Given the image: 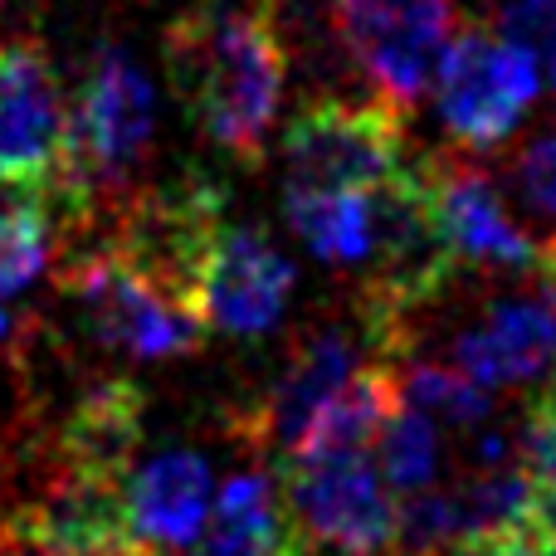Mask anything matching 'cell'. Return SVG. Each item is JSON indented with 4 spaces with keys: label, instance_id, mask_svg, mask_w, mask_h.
Segmentation results:
<instances>
[{
    "label": "cell",
    "instance_id": "cell-7",
    "mask_svg": "<svg viewBox=\"0 0 556 556\" xmlns=\"http://www.w3.org/2000/svg\"><path fill=\"white\" fill-rule=\"evenodd\" d=\"M68 293H74L84 323L93 327L98 342L117 346L127 356H147V362H162V356H181L201 346L205 317L195 307L176 303L172 293L152 283L142 269L123 260V254L108 244L93 250L88 260H78L68 269Z\"/></svg>",
    "mask_w": 556,
    "mask_h": 556
},
{
    "label": "cell",
    "instance_id": "cell-16",
    "mask_svg": "<svg viewBox=\"0 0 556 556\" xmlns=\"http://www.w3.org/2000/svg\"><path fill=\"white\" fill-rule=\"evenodd\" d=\"M201 556H303V532L264 473H235L211 503Z\"/></svg>",
    "mask_w": 556,
    "mask_h": 556
},
{
    "label": "cell",
    "instance_id": "cell-15",
    "mask_svg": "<svg viewBox=\"0 0 556 556\" xmlns=\"http://www.w3.org/2000/svg\"><path fill=\"white\" fill-rule=\"evenodd\" d=\"M142 420H147V401L132 381L93 386L68 410L64 430H59V469L127 479L132 473V454L142 444Z\"/></svg>",
    "mask_w": 556,
    "mask_h": 556
},
{
    "label": "cell",
    "instance_id": "cell-25",
    "mask_svg": "<svg viewBox=\"0 0 556 556\" xmlns=\"http://www.w3.org/2000/svg\"><path fill=\"white\" fill-rule=\"evenodd\" d=\"M0 556H64V552H54V547H45V542H29V538H20V532L0 528Z\"/></svg>",
    "mask_w": 556,
    "mask_h": 556
},
{
    "label": "cell",
    "instance_id": "cell-6",
    "mask_svg": "<svg viewBox=\"0 0 556 556\" xmlns=\"http://www.w3.org/2000/svg\"><path fill=\"white\" fill-rule=\"evenodd\" d=\"M337 20L376 98L405 113L434 88L440 59L459 25V5L454 0H337Z\"/></svg>",
    "mask_w": 556,
    "mask_h": 556
},
{
    "label": "cell",
    "instance_id": "cell-10",
    "mask_svg": "<svg viewBox=\"0 0 556 556\" xmlns=\"http://www.w3.org/2000/svg\"><path fill=\"white\" fill-rule=\"evenodd\" d=\"M225 191L205 176H191L181 186L152 191L142 201L127 205L123 225H117V244L132 269H142L162 293L176 303L201 313V278L211 264V250L220 240L225 220Z\"/></svg>",
    "mask_w": 556,
    "mask_h": 556
},
{
    "label": "cell",
    "instance_id": "cell-23",
    "mask_svg": "<svg viewBox=\"0 0 556 556\" xmlns=\"http://www.w3.org/2000/svg\"><path fill=\"white\" fill-rule=\"evenodd\" d=\"M513 454H518V464L538 483L556 479V376H552L547 391L522 410L518 434H513Z\"/></svg>",
    "mask_w": 556,
    "mask_h": 556
},
{
    "label": "cell",
    "instance_id": "cell-26",
    "mask_svg": "<svg viewBox=\"0 0 556 556\" xmlns=\"http://www.w3.org/2000/svg\"><path fill=\"white\" fill-rule=\"evenodd\" d=\"M518 538H522V556H556V542H538L528 532H518Z\"/></svg>",
    "mask_w": 556,
    "mask_h": 556
},
{
    "label": "cell",
    "instance_id": "cell-24",
    "mask_svg": "<svg viewBox=\"0 0 556 556\" xmlns=\"http://www.w3.org/2000/svg\"><path fill=\"white\" fill-rule=\"evenodd\" d=\"M528 538H538V542H556V479H552V483H538V503H532Z\"/></svg>",
    "mask_w": 556,
    "mask_h": 556
},
{
    "label": "cell",
    "instance_id": "cell-27",
    "mask_svg": "<svg viewBox=\"0 0 556 556\" xmlns=\"http://www.w3.org/2000/svg\"><path fill=\"white\" fill-rule=\"evenodd\" d=\"M552 307H556V293H552Z\"/></svg>",
    "mask_w": 556,
    "mask_h": 556
},
{
    "label": "cell",
    "instance_id": "cell-12",
    "mask_svg": "<svg viewBox=\"0 0 556 556\" xmlns=\"http://www.w3.org/2000/svg\"><path fill=\"white\" fill-rule=\"evenodd\" d=\"M556 362V307L542 298H503L473 327L454 337V366L483 381L489 391L498 386L538 381Z\"/></svg>",
    "mask_w": 556,
    "mask_h": 556
},
{
    "label": "cell",
    "instance_id": "cell-18",
    "mask_svg": "<svg viewBox=\"0 0 556 556\" xmlns=\"http://www.w3.org/2000/svg\"><path fill=\"white\" fill-rule=\"evenodd\" d=\"M401 401L425 410L430 420L444 425H483L493 415V391L473 381L459 366H434V362H410L395 371Z\"/></svg>",
    "mask_w": 556,
    "mask_h": 556
},
{
    "label": "cell",
    "instance_id": "cell-17",
    "mask_svg": "<svg viewBox=\"0 0 556 556\" xmlns=\"http://www.w3.org/2000/svg\"><path fill=\"white\" fill-rule=\"evenodd\" d=\"M283 215L293 235L323 264H362L376 244L371 191H323V186H288Z\"/></svg>",
    "mask_w": 556,
    "mask_h": 556
},
{
    "label": "cell",
    "instance_id": "cell-3",
    "mask_svg": "<svg viewBox=\"0 0 556 556\" xmlns=\"http://www.w3.org/2000/svg\"><path fill=\"white\" fill-rule=\"evenodd\" d=\"M434 113L469 152L503 147L542 93V68L498 29H464L450 39L434 74Z\"/></svg>",
    "mask_w": 556,
    "mask_h": 556
},
{
    "label": "cell",
    "instance_id": "cell-22",
    "mask_svg": "<svg viewBox=\"0 0 556 556\" xmlns=\"http://www.w3.org/2000/svg\"><path fill=\"white\" fill-rule=\"evenodd\" d=\"M513 191L538 220L556 230V127L538 132L518 156H513Z\"/></svg>",
    "mask_w": 556,
    "mask_h": 556
},
{
    "label": "cell",
    "instance_id": "cell-8",
    "mask_svg": "<svg viewBox=\"0 0 556 556\" xmlns=\"http://www.w3.org/2000/svg\"><path fill=\"white\" fill-rule=\"evenodd\" d=\"M420 166L434 225H440L450 254L459 260V269L518 278L556 274V240H538L513 220L508 201L489 172H479L473 162H450V156H425Z\"/></svg>",
    "mask_w": 556,
    "mask_h": 556
},
{
    "label": "cell",
    "instance_id": "cell-2",
    "mask_svg": "<svg viewBox=\"0 0 556 556\" xmlns=\"http://www.w3.org/2000/svg\"><path fill=\"white\" fill-rule=\"evenodd\" d=\"M156 137V93L147 68L123 45H98L68 108V172L49 191L59 211H93L113 201L147 162Z\"/></svg>",
    "mask_w": 556,
    "mask_h": 556
},
{
    "label": "cell",
    "instance_id": "cell-14",
    "mask_svg": "<svg viewBox=\"0 0 556 556\" xmlns=\"http://www.w3.org/2000/svg\"><path fill=\"white\" fill-rule=\"evenodd\" d=\"M362 366V346L346 327H317L298 342V352L288 356L283 376L274 381L269 401L260 410V430L278 444V459L298 444V434L313 425V415L342 391Z\"/></svg>",
    "mask_w": 556,
    "mask_h": 556
},
{
    "label": "cell",
    "instance_id": "cell-20",
    "mask_svg": "<svg viewBox=\"0 0 556 556\" xmlns=\"http://www.w3.org/2000/svg\"><path fill=\"white\" fill-rule=\"evenodd\" d=\"M54 205L39 191H20V201H0V298L20 293L49 260Z\"/></svg>",
    "mask_w": 556,
    "mask_h": 556
},
{
    "label": "cell",
    "instance_id": "cell-1",
    "mask_svg": "<svg viewBox=\"0 0 556 556\" xmlns=\"http://www.w3.org/2000/svg\"><path fill=\"white\" fill-rule=\"evenodd\" d=\"M166 68L195 127L240 162H260L288 78L269 15L230 0L186 10L166 29Z\"/></svg>",
    "mask_w": 556,
    "mask_h": 556
},
{
    "label": "cell",
    "instance_id": "cell-4",
    "mask_svg": "<svg viewBox=\"0 0 556 556\" xmlns=\"http://www.w3.org/2000/svg\"><path fill=\"white\" fill-rule=\"evenodd\" d=\"M405 162L401 108L386 98L323 93L283 127L288 186L323 191H376Z\"/></svg>",
    "mask_w": 556,
    "mask_h": 556
},
{
    "label": "cell",
    "instance_id": "cell-9",
    "mask_svg": "<svg viewBox=\"0 0 556 556\" xmlns=\"http://www.w3.org/2000/svg\"><path fill=\"white\" fill-rule=\"evenodd\" d=\"M68 172V103L39 39H0V186L49 195Z\"/></svg>",
    "mask_w": 556,
    "mask_h": 556
},
{
    "label": "cell",
    "instance_id": "cell-5",
    "mask_svg": "<svg viewBox=\"0 0 556 556\" xmlns=\"http://www.w3.org/2000/svg\"><path fill=\"white\" fill-rule=\"evenodd\" d=\"M283 503L298 532L337 556H401L395 489L362 454L283 464Z\"/></svg>",
    "mask_w": 556,
    "mask_h": 556
},
{
    "label": "cell",
    "instance_id": "cell-19",
    "mask_svg": "<svg viewBox=\"0 0 556 556\" xmlns=\"http://www.w3.org/2000/svg\"><path fill=\"white\" fill-rule=\"evenodd\" d=\"M376 469L391 483L395 493H415L430 489L434 469H440V434H434V420L415 405H395L386 415L381 434H376Z\"/></svg>",
    "mask_w": 556,
    "mask_h": 556
},
{
    "label": "cell",
    "instance_id": "cell-11",
    "mask_svg": "<svg viewBox=\"0 0 556 556\" xmlns=\"http://www.w3.org/2000/svg\"><path fill=\"white\" fill-rule=\"evenodd\" d=\"M293 264L264 230L225 225L201 278V317L230 337H260L283 317Z\"/></svg>",
    "mask_w": 556,
    "mask_h": 556
},
{
    "label": "cell",
    "instance_id": "cell-13",
    "mask_svg": "<svg viewBox=\"0 0 556 556\" xmlns=\"http://www.w3.org/2000/svg\"><path fill=\"white\" fill-rule=\"evenodd\" d=\"M211 464L191 450H166L127 473V522L152 552L186 547L211 522Z\"/></svg>",
    "mask_w": 556,
    "mask_h": 556
},
{
    "label": "cell",
    "instance_id": "cell-21",
    "mask_svg": "<svg viewBox=\"0 0 556 556\" xmlns=\"http://www.w3.org/2000/svg\"><path fill=\"white\" fill-rule=\"evenodd\" d=\"M493 25L518 49H528L542 68V84L556 78V0H498Z\"/></svg>",
    "mask_w": 556,
    "mask_h": 556
}]
</instances>
